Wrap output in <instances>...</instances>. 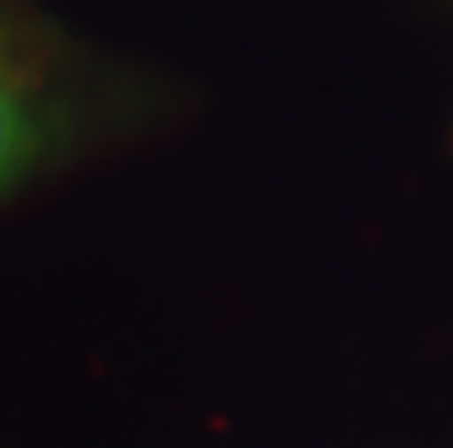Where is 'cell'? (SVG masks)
<instances>
[{"instance_id": "1", "label": "cell", "mask_w": 453, "mask_h": 448, "mask_svg": "<svg viewBox=\"0 0 453 448\" xmlns=\"http://www.w3.org/2000/svg\"><path fill=\"white\" fill-rule=\"evenodd\" d=\"M76 92L65 54L22 6L0 0V200L65 151Z\"/></svg>"}]
</instances>
